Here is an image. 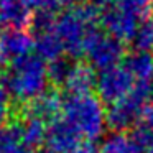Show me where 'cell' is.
I'll return each instance as SVG.
<instances>
[{"label":"cell","mask_w":153,"mask_h":153,"mask_svg":"<svg viewBox=\"0 0 153 153\" xmlns=\"http://www.w3.org/2000/svg\"><path fill=\"white\" fill-rule=\"evenodd\" d=\"M123 54L125 50L122 41L99 30L91 33L84 50V56L89 61V66L97 71H105L122 64Z\"/></svg>","instance_id":"obj_5"},{"label":"cell","mask_w":153,"mask_h":153,"mask_svg":"<svg viewBox=\"0 0 153 153\" xmlns=\"http://www.w3.org/2000/svg\"><path fill=\"white\" fill-rule=\"evenodd\" d=\"M23 4L30 10H36V12H45V10L54 12V8L59 7L58 0H23Z\"/></svg>","instance_id":"obj_23"},{"label":"cell","mask_w":153,"mask_h":153,"mask_svg":"<svg viewBox=\"0 0 153 153\" xmlns=\"http://www.w3.org/2000/svg\"><path fill=\"white\" fill-rule=\"evenodd\" d=\"M84 0H58V5L59 7H68V8H74V7H79Z\"/></svg>","instance_id":"obj_25"},{"label":"cell","mask_w":153,"mask_h":153,"mask_svg":"<svg viewBox=\"0 0 153 153\" xmlns=\"http://www.w3.org/2000/svg\"><path fill=\"white\" fill-rule=\"evenodd\" d=\"M20 125H22L23 142L27 143V146H30L31 150L40 146L43 142H46V135H48V123L46 122L36 119V117H33V115L25 114L20 119Z\"/></svg>","instance_id":"obj_16"},{"label":"cell","mask_w":153,"mask_h":153,"mask_svg":"<svg viewBox=\"0 0 153 153\" xmlns=\"http://www.w3.org/2000/svg\"><path fill=\"white\" fill-rule=\"evenodd\" d=\"M100 15L89 5H79L68 8L58 15L54 33L58 35L64 53L69 56H82L86 50L87 38L97 30V22Z\"/></svg>","instance_id":"obj_3"},{"label":"cell","mask_w":153,"mask_h":153,"mask_svg":"<svg viewBox=\"0 0 153 153\" xmlns=\"http://www.w3.org/2000/svg\"><path fill=\"white\" fill-rule=\"evenodd\" d=\"M61 119L87 142H94L107 125L102 100L91 94H69L63 100Z\"/></svg>","instance_id":"obj_2"},{"label":"cell","mask_w":153,"mask_h":153,"mask_svg":"<svg viewBox=\"0 0 153 153\" xmlns=\"http://www.w3.org/2000/svg\"><path fill=\"white\" fill-rule=\"evenodd\" d=\"M35 53L45 63L46 61L48 63H53V61L59 59V58H63L66 54L58 35L54 33V30L35 36Z\"/></svg>","instance_id":"obj_15"},{"label":"cell","mask_w":153,"mask_h":153,"mask_svg":"<svg viewBox=\"0 0 153 153\" xmlns=\"http://www.w3.org/2000/svg\"><path fill=\"white\" fill-rule=\"evenodd\" d=\"M87 5H89L91 8H94V10L100 15L105 10H109L110 7H114V5H115V0H87Z\"/></svg>","instance_id":"obj_24"},{"label":"cell","mask_w":153,"mask_h":153,"mask_svg":"<svg viewBox=\"0 0 153 153\" xmlns=\"http://www.w3.org/2000/svg\"><path fill=\"white\" fill-rule=\"evenodd\" d=\"M115 5L133 18L143 22L150 18V12L153 8V0H115Z\"/></svg>","instance_id":"obj_19"},{"label":"cell","mask_w":153,"mask_h":153,"mask_svg":"<svg viewBox=\"0 0 153 153\" xmlns=\"http://www.w3.org/2000/svg\"><path fill=\"white\" fill-rule=\"evenodd\" d=\"M0 153H33L23 142L20 119H12L0 125Z\"/></svg>","instance_id":"obj_13"},{"label":"cell","mask_w":153,"mask_h":153,"mask_svg":"<svg viewBox=\"0 0 153 153\" xmlns=\"http://www.w3.org/2000/svg\"><path fill=\"white\" fill-rule=\"evenodd\" d=\"M96 82L97 76L89 64L74 63L63 87L69 94H91V91L96 87Z\"/></svg>","instance_id":"obj_12"},{"label":"cell","mask_w":153,"mask_h":153,"mask_svg":"<svg viewBox=\"0 0 153 153\" xmlns=\"http://www.w3.org/2000/svg\"><path fill=\"white\" fill-rule=\"evenodd\" d=\"M41 153H54V152H51V150H45V152H41Z\"/></svg>","instance_id":"obj_26"},{"label":"cell","mask_w":153,"mask_h":153,"mask_svg":"<svg viewBox=\"0 0 153 153\" xmlns=\"http://www.w3.org/2000/svg\"><path fill=\"white\" fill-rule=\"evenodd\" d=\"M63 100L64 99H61V96L56 91H46L40 97H36L33 102L28 104L25 114L36 117V119L43 120V122H46L50 125L51 122H54L61 115Z\"/></svg>","instance_id":"obj_10"},{"label":"cell","mask_w":153,"mask_h":153,"mask_svg":"<svg viewBox=\"0 0 153 153\" xmlns=\"http://www.w3.org/2000/svg\"><path fill=\"white\" fill-rule=\"evenodd\" d=\"M0 20L10 30H23L31 25V10L23 0H0Z\"/></svg>","instance_id":"obj_11"},{"label":"cell","mask_w":153,"mask_h":153,"mask_svg":"<svg viewBox=\"0 0 153 153\" xmlns=\"http://www.w3.org/2000/svg\"><path fill=\"white\" fill-rule=\"evenodd\" d=\"M152 96L153 82H137L127 97L109 105V109L105 110L107 125L114 132H125L130 127H135L148 104H152Z\"/></svg>","instance_id":"obj_4"},{"label":"cell","mask_w":153,"mask_h":153,"mask_svg":"<svg viewBox=\"0 0 153 153\" xmlns=\"http://www.w3.org/2000/svg\"><path fill=\"white\" fill-rule=\"evenodd\" d=\"M73 64H74L73 61H69L64 56L48 64V77H50V81L56 86H64L71 69H73Z\"/></svg>","instance_id":"obj_21"},{"label":"cell","mask_w":153,"mask_h":153,"mask_svg":"<svg viewBox=\"0 0 153 153\" xmlns=\"http://www.w3.org/2000/svg\"><path fill=\"white\" fill-rule=\"evenodd\" d=\"M12 117V104H10V94L5 91V87L0 86V125L7 123Z\"/></svg>","instance_id":"obj_22"},{"label":"cell","mask_w":153,"mask_h":153,"mask_svg":"<svg viewBox=\"0 0 153 153\" xmlns=\"http://www.w3.org/2000/svg\"><path fill=\"white\" fill-rule=\"evenodd\" d=\"M135 51H148L153 50V18H146L137 28V33L132 40Z\"/></svg>","instance_id":"obj_20"},{"label":"cell","mask_w":153,"mask_h":153,"mask_svg":"<svg viewBox=\"0 0 153 153\" xmlns=\"http://www.w3.org/2000/svg\"><path fill=\"white\" fill-rule=\"evenodd\" d=\"M132 137L140 143L145 153L153 152V102L148 104V107L145 109L142 119L133 128Z\"/></svg>","instance_id":"obj_18"},{"label":"cell","mask_w":153,"mask_h":153,"mask_svg":"<svg viewBox=\"0 0 153 153\" xmlns=\"http://www.w3.org/2000/svg\"><path fill=\"white\" fill-rule=\"evenodd\" d=\"M48 66L36 54H30L15 61L4 74L0 86L5 87L10 96L20 102H33L36 97L46 92Z\"/></svg>","instance_id":"obj_1"},{"label":"cell","mask_w":153,"mask_h":153,"mask_svg":"<svg viewBox=\"0 0 153 153\" xmlns=\"http://www.w3.org/2000/svg\"><path fill=\"white\" fill-rule=\"evenodd\" d=\"M100 153H145L140 143L125 132H114L104 140Z\"/></svg>","instance_id":"obj_17"},{"label":"cell","mask_w":153,"mask_h":153,"mask_svg":"<svg viewBox=\"0 0 153 153\" xmlns=\"http://www.w3.org/2000/svg\"><path fill=\"white\" fill-rule=\"evenodd\" d=\"M123 66L135 82H153V54L148 51H133L125 58Z\"/></svg>","instance_id":"obj_14"},{"label":"cell","mask_w":153,"mask_h":153,"mask_svg":"<svg viewBox=\"0 0 153 153\" xmlns=\"http://www.w3.org/2000/svg\"><path fill=\"white\" fill-rule=\"evenodd\" d=\"M99 23L104 27L107 35L117 38L122 43H125V41L133 40V36L137 33V28H138V25L142 22L133 18L132 15L125 13L123 10H120L117 5H114V7H110L104 13H100Z\"/></svg>","instance_id":"obj_8"},{"label":"cell","mask_w":153,"mask_h":153,"mask_svg":"<svg viewBox=\"0 0 153 153\" xmlns=\"http://www.w3.org/2000/svg\"><path fill=\"white\" fill-rule=\"evenodd\" d=\"M0 28H2V20H0ZM0 35H2V30H0Z\"/></svg>","instance_id":"obj_27"},{"label":"cell","mask_w":153,"mask_h":153,"mask_svg":"<svg viewBox=\"0 0 153 153\" xmlns=\"http://www.w3.org/2000/svg\"><path fill=\"white\" fill-rule=\"evenodd\" d=\"M87 142L82 137H79L61 117H58L54 122L48 125L46 143L48 150L54 153H77V150Z\"/></svg>","instance_id":"obj_9"},{"label":"cell","mask_w":153,"mask_h":153,"mask_svg":"<svg viewBox=\"0 0 153 153\" xmlns=\"http://www.w3.org/2000/svg\"><path fill=\"white\" fill-rule=\"evenodd\" d=\"M35 50V38L25 30H7L0 35V68L30 56Z\"/></svg>","instance_id":"obj_7"},{"label":"cell","mask_w":153,"mask_h":153,"mask_svg":"<svg viewBox=\"0 0 153 153\" xmlns=\"http://www.w3.org/2000/svg\"><path fill=\"white\" fill-rule=\"evenodd\" d=\"M135 79L122 63L119 66H114L110 69L99 73L96 82L97 97L102 100V104L112 105V104L119 102L123 97L128 96L135 87Z\"/></svg>","instance_id":"obj_6"}]
</instances>
